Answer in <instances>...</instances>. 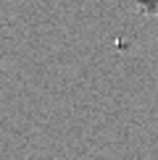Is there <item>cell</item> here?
Segmentation results:
<instances>
[{
    "instance_id": "1",
    "label": "cell",
    "mask_w": 158,
    "mask_h": 160,
    "mask_svg": "<svg viewBox=\"0 0 158 160\" xmlns=\"http://www.w3.org/2000/svg\"><path fill=\"white\" fill-rule=\"evenodd\" d=\"M134 8L145 18H158V0H134Z\"/></svg>"
}]
</instances>
